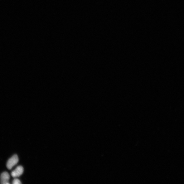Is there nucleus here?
I'll list each match as a JSON object with an SVG mask.
<instances>
[{
  "label": "nucleus",
  "mask_w": 184,
  "mask_h": 184,
  "mask_svg": "<svg viewBox=\"0 0 184 184\" xmlns=\"http://www.w3.org/2000/svg\"><path fill=\"white\" fill-rule=\"evenodd\" d=\"M18 158L17 155H14L7 162V167L9 170H11L18 162Z\"/></svg>",
  "instance_id": "1"
},
{
  "label": "nucleus",
  "mask_w": 184,
  "mask_h": 184,
  "mask_svg": "<svg viewBox=\"0 0 184 184\" xmlns=\"http://www.w3.org/2000/svg\"><path fill=\"white\" fill-rule=\"evenodd\" d=\"M24 169L22 167L19 166L12 172V176L14 178L18 177L23 174Z\"/></svg>",
  "instance_id": "2"
},
{
  "label": "nucleus",
  "mask_w": 184,
  "mask_h": 184,
  "mask_svg": "<svg viewBox=\"0 0 184 184\" xmlns=\"http://www.w3.org/2000/svg\"><path fill=\"white\" fill-rule=\"evenodd\" d=\"M10 175L7 172H3L1 176V183L2 184H9Z\"/></svg>",
  "instance_id": "3"
},
{
  "label": "nucleus",
  "mask_w": 184,
  "mask_h": 184,
  "mask_svg": "<svg viewBox=\"0 0 184 184\" xmlns=\"http://www.w3.org/2000/svg\"><path fill=\"white\" fill-rule=\"evenodd\" d=\"M12 183L13 184H20L22 183L19 179H16L13 180Z\"/></svg>",
  "instance_id": "4"
}]
</instances>
